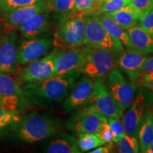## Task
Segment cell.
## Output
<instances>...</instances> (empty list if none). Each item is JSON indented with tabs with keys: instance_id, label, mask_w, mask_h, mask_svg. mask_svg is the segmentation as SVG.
<instances>
[{
	"instance_id": "cell-1",
	"label": "cell",
	"mask_w": 153,
	"mask_h": 153,
	"mask_svg": "<svg viewBox=\"0 0 153 153\" xmlns=\"http://www.w3.org/2000/svg\"><path fill=\"white\" fill-rule=\"evenodd\" d=\"M81 72L75 70L61 76H53L42 81L25 84L22 87L26 97L39 105L60 102L68 95Z\"/></svg>"
},
{
	"instance_id": "cell-2",
	"label": "cell",
	"mask_w": 153,
	"mask_h": 153,
	"mask_svg": "<svg viewBox=\"0 0 153 153\" xmlns=\"http://www.w3.org/2000/svg\"><path fill=\"white\" fill-rule=\"evenodd\" d=\"M13 125L17 138L26 143L39 142L57 131L53 118L37 112L30 113Z\"/></svg>"
},
{
	"instance_id": "cell-3",
	"label": "cell",
	"mask_w": 153,
	"mask_h": 153,
	"mask_svg": "<svg viewBox=\"0 0 153 153\" xmlns=\"http://www.w3.org/2000/svg\"><path fill=\"white\" fill-rule=\"evenodd\" d=\"M82 50L85 53L86 61L80 72L92 79L105 77L117 66L120 53L89 45H85Z\"/></svg>"
},
{
	"instance_id": "cell-4",
	"label": "cell",
	"mask_w": 153,
	"mask_h": 153,
	"mask_svg": "<svg viewBox=\"0 0 153 153\" xmlns=\"http://www.w3.org/2000/svg\"><path fill=\"white\" fill-rule=\"evenodd\" d=\"M86 19L76 13L74 16L59 24L53 38L55 48H76L83 45Z\"/></svg>"
},
{
	"instance_id": "cell-5",
	"label": "cell",
	"mask_w": 153,
	"mask_h": 153,
	"mask_svg": "<svg viewBox=\"0 0 153 153\" xmlns=\"http://www.w3.org/2000/svg\"><path fill=\"white\" fill-rule=\"evenodd\" d=\"M85 19L83 45L107 49L118 53L125 51L123 44L108 33L97 16H89Z\"/></svg>"
},
{
	"instance_id": "cell-6",
	"label": "cell",
	"mask_w": 153,
	"mask_h": 153,
	"mask_svg": "<svg viewBox=\"0 0 153 153\" xmlns=\"http://www.w3.org/2000/svg\"><path fill=\"white\" fill-rule=\"evenodd\" d=\"M106 118H122L124 111L115 100L104 77L95 78L93 81L90 104Z\"/></svg>"
},
{
	"instance_id": "cell-7",
	"label": "cell",
	"mask_w": 153,
	"mask_h": 153,
	"mask_svg": "<svg viewBox=\"0 0 153 153\" xmlns=\"http://www.w3.org/2000/svg\"><path fill=\"white\" fill-rule=\"evenodd\" d=\"M57 51L55 48L46 56L26 64V66L20 69L17 73L20 83H33L54 76V61Z\"/></svg>"
},
{
	"instance_id": "cell-8",
	"label": "cell",
	"mask_w": 153,
	"mask_h": 153,
	"mask_svg": "<svg viewBox=\"0 0 153 153\" xmlns=\"http://www.w3.org/2000/svg\"><path fill=\"white\" fill-rule=\"evenodd\" d=\"M93 104L85 106L72 114L68 122L70 129L76 133H98L101 122L106 119Z\"/></svg>"
},
{
	"instance_id": "cell-9",
	"label": "cell",
	"mask_w": 153,
	"mask_h": 153,
	"mask_svg": "<svg viewBox=\"0 0 153 153\" xmlns=\"http://www.w3.org/2000/svg\"><path fill=\"white\" fill-rule=\"evenodd\" d=\"M26 99L18 82L7 73L0 72V104L8 109L19 112L27 106Z\"/></svg>"
},
{
	"instance_id": "cell-10",
	"label": "cell",
	"mask_w": 153,
	"mask_h": 153,
	"mask_svg": "<svg viewBox=\"0 0 153 153\" xmlns=\"http://www.w3.org/2000/svg\"><path fill=\"white\" fill-rule=\"evenodd\" d=\"M106 85L118 104L123 111L131 104L135 94V87L119 70L113 69L107 75Z\"/></svg>"
},
{
	"instance_id": "cell-11",
	"label": "cell",
	"mask_w": 153,
	"mask_h": 153,
	"mask_svg": "<svg viewBox=\"0 0 153 153\" xmlns=\"http://www.w3.org/2000/svg\"><path fill=\"white\" fill-rule=\"evenodd\" d=\"M147 105L148 97L143 91H139L135 94L131 104L122 116L126 134L137 138L139 131L144 121Z\"/></svg>"
},
{
	"instance_id": "cell-12",
	"label": "cell",
	"mask_w": 153,
	"mask_h": 153,
	"mask_svg": "<svg viewBox=\"0 0 153 153\" xmlns=\"http://www.w3.org/2000/svg\"><path fill=\"white\" fill-rule=\"evenodd\" d=\"M93 81L89 76L84 74L78 80L70 90L62 103V111L70 113L76 111L82 107L90 104Z\"/></svg>"
},
{
	"instance_id": "cell-13",
	"label": "cell",
	"mask_w": 153,
	"mask_h": 153,
	"mask_svg": "<svg viewBox=\"0 0 153 153\" xmlns=\"http://www.w3.org/2000/svg\"><path fill=\"white\" fill-rule=\"evenodd\" d=\"M19 45L16 34L13 30L2 34L0 41V72L11 73L16 70L19 65Z\"/></svg>"
},
{
	"instance_id": "cell-14",
	"label": "cell",
	"mask_w": 153,
	"mask_h": 153,
	"mask_svg": "<svg viewBox=\"0 0 153 153\" xmlns=\"http://www.w3.org/2000/svg\"><path fill=\"white\" fill-rule=\"evenodd\" d=\"M53 45V39L48 37L38 36L24 40L19 45V64L26 65L41 58L49 52Z\"/></svg>"
},
{
	"instance_id": "cell-15",
	"label": "cell",
	"mask_w": 153,
	"mask_h": 153,
	"mask_svg": "<svg viewBox=\"0 0 153 153\" xmlns=\"http://www.w3.org/2000/svg\"><path fill=\"white\" fill-rule=\"evenodd\" d=\"M85 55L79 48L65 49L57 51L55 55L54 76H61L75 70H79L85 65Z\"/></svg>"
},
{
	"instance_id": "cell-16",
	"label": "cell",
	"mask_w": 153,
	"mask_h": 153,
	"mask_svg": "<svg viewBox=\"0 0 153 153\" xmlns=\"http://www.w3.org/2000/svg\"><path fill=\"white\" fill-rule=\"evenodd\" d=\"M44 11H48L45 0L35 4L20 7L7 12H1V19L7 32L11 31L18 28L21 24L30 17Z\"/></svg>"
},
{
	"instance_id": "cell-17",
	"label": "cell",
	"mask_w": 153,
	"mask_h": 153,
	"mask_svg": "<svg viewBox=\"0 0 153 153\" xmlns=\"http://www.w3.org/2000/svg\"><path fill=\"white\" fill-rule=\"evenodd\" d=\"M147 57L148 55L142 54L135 50H127L119 55L117 65L133 83L142 73Z\"/></svg>"
},
{
	"instance_id": "cell-18",
	"label": "cell",
	"mask_w": 153,
	"mask_h": 153,
	"mask_svg": "<svg viewBox=\"0 0 153 153\" xmlns=\"http://www.w3.org/2000/svg\"><path fill=\"white\" fill-rule=\"evenodd\" d=\"M51 26L49 11H44L34 15L19 26L18 29L26 39L38 37L48 30Z\"/></svg>"
},
{
	"instance_id": "cell-19",
	"label": "cell",
	"mask_w": 153,
	"mask_h": 153,
	"mask_svg": "<svg viewBox=\"0 0 153 153\" xmlns=\"http://www.w3.org/2000/svg\"><path fill=\"white\" fill-rule=\"evenodd\" d=\"M133 50L144 55L153 54V38L138 24L127 30Z\"/></svg>"
},
{
	"instance_id": "cell-20",
	"label": "cell",
	"mask_w": 153,
	"mask_h": 153,
	"mask_svg": "<svg viewBox=\"0 0 153 153\" xmlns=\"http://www.w3.org/2000/svg\"><path fill=\"white\" fill-rule=\"evenodd\" d=\"M48 11L53 13L55 20L60 24L77 13L74 0H45Z\"/></svg>"
},
{
	"instance_id": "cell-21",
	"label": "cell",
	"mask_w": 153,
	"mask_h": 153,
	"mask_svg": "<svg viewBox=\"0 0 153 153\" xmlns=\"http://www.w3.org/2000/svg\"><path fill=\"white\" fill-rule=\"evenodd\" d=\"M96 16L103 26V27L108 31V33L112 37L118 40L127 50L133 49V45H132L127 31L120 27L117 24H116L111 19L107 16L106 14L97 15Z\"/></svg>"
},
{
	"instance_id": "cell-22",
	"label": "cell",
	"mask_w": 153,
	"mask_h": 153,
	"mask_svg": "<svg viewBox=\"0 0 153 153\" xmlns=\"http://www.w3.org/2000/svg\"><path fill=\"white\" fill-rule=\"evenodd\" d=\"M104 14L111 19L116 24L125 30H128L132 26H135L139 21L138 17L129 4L119 10Z\"/></svg>"
},
{
	"instance_id": "cell-23",
	"label": "cell",
	"mask_w": 153,
	"mask_h": 153,
	"mask_svg": "<svg viewBox=\"0 0 153 153\" xmlns=\"http://www.w3.org/2000/svg\"><path fill=\"white\" fill-rule=\"evenodd\" d=\"M137 139H139V148L141 152L153 144V121L150 112H145V118L140 127Z\"/></svg>"
},
{
	"instance_id": "cell-24",
	"label": "cell",
	"mask_w": 153,
	"mask_h": 153,
	"mask_svg": "<svg viewBox=\"0 0 153 153\" xmlns=\"http://www.w3.org/2000/svg\"><path fill=\"white\" fill-rule=\"evenodd\" d=\"M77 146L80 152H89L106 143L97 133H78Z\"/></svg>"
},
{
	"instance_id": "cell-25",
	"label": "cell",
	"mask_w": 153,
	"mask_h": 153,
	"mask_svg": "<svg viewBox=\"0 0 153 153\" xmlns=\"http://www.w3.org/2000/svg\"><path fill=\"white\" fill-rule=\"evenodd\" d=\"M131 0H106L97 3V8L91 16H97V15L108 14L119 10L123 7L128 4Z\"/></svg>"
},
{
	"instance_id": "cell-26",
	"label": "cell",
	"mask_w": 153,
	"mask_h": 153,
	"mask_svg": "<svg viewBox=\"0 0 153 153\" xmlns=\"http://www.w3.org/2000/svg\"><path fill=\"white\" fill-rule=\"evenodd\" d=\"M48 153H78L81 152L77 145H74L65 139H56L51 141L46 148Z\"/></svg>"
},
{
	"instance_id": "cell-27",
	"label": "cell",
	"mask_w": 153,
	"mask_h": 153,
	"mask_svg": "<svg viewBox=\"0 0 153 153\" xmlns=\"http://www.w3.org/2000/svg\"><path fill=\"white\" fill-rule=\"evenodd\" d=\"M117 151L120 153H137L139 152V142L135 137L125 133L116 143Z\"/></svg>"
},
{
	"instance_id": "cell-28",
	"label": "cell",
	"mask_w": 153,
	"mask_h": 153,
	"mask_svg": "<svg viewBox=\"0 0 153 153\" xmlns=\"http://www.w3.org/2000/svg\"><path fill=\"white\" fill-rule=\"evenodd\" d=\"M20 118L18 111L8 109L0 104V131L16 123Z\"/></svg>"
},
{
	"instance_id": "cell-29",
	"label": "cell",
	"mask_w": 153,
	"mask_h": 153,
	"mask_svg": "<svg viewBox=\"0 0 153 153\" xmlns=\"http://www.w3.org/2000/svg\"><path fill=\"white\" fill-rule=\"evenodd\" d=\"M44 0H0V12H7L20 7L41 2Z\"/></svg>"
},
{
	"instance_id": "cell-30",
	"label": "cell",
	"mask_w": 153,
	"mask_h": 153,
	"mask_svg": "<svg viewBox=\"0 0 153 153\" xmlns=\"http://www.w3.org/2000/svg\"><path fill=\"white\" fill-rule=\"evenodd\" d=\"M128 4L140 20L153 9V0H131Z\"/></svg>"
},
{
	"instance_id": "cell-31",
	"label": "cell",
	"mask_w": 153,
	"mask_h": 153,
	"mask_svg": "<svg viewBox=\"0 0 153 153\" xmlns=\"http://www.w3.org/2000/svg\"><path fill=\"white\" fill-rule=\"evenodd\" d=\"M76 10L79 14L91 16L97 8V0H74Z\"/></svg>"
},
{
	"instance_id": "cell-32",
	"label": "cell",
	"mask_w": 153,
	"mask_h": 153,
	"mask_svg": "<svg viewBox=\"0 0 153 153\" xmlns=\"http://www.w3.org/2000/svg\"><path fill=\"white\" fill-rule=\"evenodd\" d=\"M106 118L113 134V142L115 143L117 142L118 140L120 137L123 136L124 134L126 133L123 122H122V120H120V118L112 117H108Z\"/></svg>"
},
{
	"instance_id": "cell-33",
	"label": "cell",
	"mask_w": 153,
	"mask_h": 153,
	"mask_svg": "<svg viewBox=\"0 0 153 153\" xmlns=\"http://www.w3.org/2000/svg\"><path fill=\"white\" fill-rule=\"evenodd\" d=\"M135 87L148 89L153 94V72L141 73L139 77L133 82Z\"/></svg>"
},
{
	"instance_id": "cell-34",
	"label": "cell",
	"mask_w": 153,
	"mask_h": 153,
	"mask_svg": "<svg viewBox=\"0 0 153 153\" xmlns=\"http://www.w3.org/2000/svg\"><path fill=\"white\" fill-rule=\"evenodd\" d=\"M138 25L153 38V9L139 20Z\"/></svg>"
},
{
	"instance_id": "cell-35",
	"label": "cell",
	"mask_w": 153,
	"mask_h": 153,
	"mask_svg": "<svg viewBox=\"0 0 153 153\" xmlns=\"http://www.w3.org/2000/svg\"><path fill=\"white\" fill-rule=\"evenodd\" d=\"M97 135L105 143L113 142V134L110 129L108 121H107V118L101 122L100 128H99Z\"/></svg>"
},
{
	"instance_id": "cell-36",
	"label": "cell",
	"mask_w": 153,
	"mask_h": 153,
	"mask_svg": "<svg viewBox=\"0 0 153 153\" xmlns=\"http://www.w3.org/2000/svg\"><path fill=\"white\" fill-rule=\"evenodd\" d=\"M114 142L106 143L90 151L91 153H109L114 152Z\"/></svg>"
},
{
	"instance_id": "cell-37",
	"label": "cell",
	"mask_w": 153,
	"mask_h": 153,
	"mask_svg": "<svg viewBox=\"0 0 153 153\" xmlns=\"http://www.w3.org/2000/svg\"><path fill=\"white\" fill-rule=\"evenodd\" d=\"M153 72V55L147 57L143 67L142 73Z\"/></svg>"
},
{
	"instance_id": "cell-38",
	"label": "cell",
	"mask_w": 153,
	"mask_h": 153,
	"mask_svg": "<svg viewBox=\"0 0 153 153\" xmlns=\"http://www.w3.org/2000/svg\"><path fill=\"white\" fill-rule=\"evenodd\" d=\"M144 153H153V144H152L148 148H147L145 150L143 151Z\"/></svg>"
},
{
	"instance_id": "cell-39",
	"label": "cell",
	"mask_w": 153,
	"mask_h": 153,
	"mask_svg": "<svg viewBox=\"0 0 153 153\" xmlns=\"http://www.w3.org/2000/svg\"><path fill=\"white\" fill-rule=\"evenodd\" d=\"M150 114V116H151V117H152V121H153V106L152 107V108H151Z\"/></svg>"
},
{
	"instance_id": "cell-40",
	"label": "cell",
	"mask_w": 153,
	"mask_h": 153,
	"mask_svg": "<svg viewBox=\"0 0 153 153\" xmlns=\"http://www.w3.org/2000/svg\"><path fill=\"white\" fill-rule=\"evenodd\" d=\"M1 36H2V32H1V30H0V41H1Z\"/></svg>"
},
{
	"instance_id": "cell-41",
	"label": "cell",
	"mask_w": 153,
	"mask_h": 153,
	"mask_svg": "<svg viewBox=\"0 0 153 153\" xmlns=\"http://www.w3.org/2000/svg\"><path fill=\"white\" fill-rule=\"evenodd\" d=\"M97 1H99V2H101V1H106V0H97Z\"/></svg>"
}]
</instances>
